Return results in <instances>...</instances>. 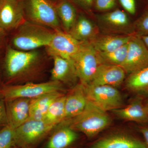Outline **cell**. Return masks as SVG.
<instances>
[{
    "mask_svg": "<svg viewBox=\"0 0 148 148\" xmlns=\"http://www.w3.org/2000/svg\"><path fill=\"white\" fill-rule=\"evenodd\" d=\"M139 131L143 135L144 143L148 148V126H141L139 127Z\"/></svg>",
    "mask_w": 148,
    "mask_h": 148,
    "instance_id": "d6a6232c",
    "label": "cell"
},
{
    "mask_svg": "<svg viewBox=\"0 0 148 148\" xmlns=\"http://www.w3.org/2000/svg\"><path fill=\"white\" fill-rule=\"evenodd\" d=\"M40 62V55L36 50L24 51L8 46L4 60L5 76L9 82L20 79L36 71Z\"/></svg>",
    "mask_w": 148,
    "mask_h": 148,
    "instance_id": "6da1fadb",
    "label": "cell"
},
{
    "mask_svg": "<svg viewBox=\"0 0 148 148\" xmlns=\"http://www.w3.org/2000/svg\"><path fill=\"white\" fill-rule=\"evenodd\" d=\"M126 73L121 66L101 64L89 84L118 87L124 82Z\"/></svg>",
    "mask_w": 148,
    "mask_h": 148,
    "instance_id": "4fadbf2b",
    "label": "cell"
},
{
    "mask_svg": "<svg viewBox=\"0 0 148 148\" xmlns=\"http://www.w3.org/2000/svg\"><path fill=\"white\" fill-rule=\"evenodd\" d=\"M75 130L64 125L56 131L49 138L46 148H66L77 140Z\"/></svg>",
    "mask_w": 148,
    "mask_h": 148,
    "instance_id": "603a6c76",
    "label": "cell"
},
{
    "mask_svg": "<svg viewBox=\"0 0 148 148\" xmlns=\"http://www.w3.org/2000/svg\"><path fill=\"white\" fill-rule=\"evenodd\" d=\"M31 100L18 98L5 101L8 125L16 129L29 119Z\"/></svg>",
    "mask_w": 148,
    "mask_h": 148,
    "instance_id": "5bb4252c",
    "label": "cell"
},
{
    "mask_svg": "<svg viewBox=\"0 0 148 148\" xmlns=\"http://www.w3.org/2000/svg\"><path fill=\"white\" fill-rule=\"evenodd\" d=\"M23 6L18 0H3L0 6V31L16 29L25 21Z\"/></svg>",
    "mask_w": 148,
    "mask_h": 148,
    "instance_id": "7c38bea8",
    "label": "cell"
},
{
    "mask_svg": "<svg viewBox=\"0 0 148 148\" xmlns=\"http://www.w3.org/2000/svg\"><path fill=\"white\" fill-rule=\"evenodd\" d=\"M63 89V84L51 80L42 83L5 86L0 89V95L5 101L18 98L33 99L50 92H61Z\"/></svg>",
    "mask_w": 148,
    "mask_h": 148,
    "instance_id": "277c9868",
    "label": "cell"
},
{
    "mask_svg": "<svg viewBox=\"0 0 148 148\" xmlns=\"http://www.w3.org/2000/svg\"><path fill=\"white\" fill-rule=\"evenodd\" d=\"M141 38L143 40V41L144 42V43L146 47L148 49V36L142 37Z\"/></svg>",
    "mask_w": 148,
    "mask_h": 148,
    "instance_id": "836d02e7",
    "label": "cell"
},
{
    "mask_svg": "<svg viewBox=\"0 0 148 148\" xmlns=\"http://www.w3.org/2000/svg\"><path fill=\"white\" fill-rule=\"evenodd\" d=\"M72 60L80 83L84 86L89 84L101 64L98 51L90 44L84 43L80 50Z\"/></svg>",
    "mask_w": 148,
    "mask_h": 148,
    "instance_id": "5b68a950",
    "label": "cell"
},
{
    "mask_svg": "<svg viewBox=\"0 0 148 148\" xmlns=\"http://www.w3.org/2000/svg\"><path fill=\"white\" fill-rule=\"evenodd\" d=\"M144 104H145V106L146 109H147L148 112V99L146 101L145 103H144Z\"/></svg>",
    "mask_w": 148,
    "mask_h": 148,
    "instance_id": "d590c367",
    "label": "cell"
},
{
    "mask_svg": "<svg viewBox=\"0 0 148 148\" xmlns=\"http://www.w3.org/2000/svg\"><path fill=\"white\" fill-rule=\"evenodd\" d=\"M84 87L88 100L103 110L112 112L123 108L122 96L116 87L90 84Z\"/></svg>",
    "mask_w": 148,
    "mask_h": 148,
    "instance_id": "52a82bcc",
    "label": "cell"
},
{
    "mask_svg": "<svg viewBox=\"0 0 148 148\" xmlns=\"http://www.w3.org/2000/svg\"><path fill=\"white\" fill-rule=\"evenodd\" d=\"M135 36L142 37L148 36V10L133 22Z\"/></svg>",
    "mask_w": 148,
    "mask_h": 148,
    "instance_id": "83f0119b",
    "label": "cell"
},
{
    "mask_svg": "<svg viewBox=\"0 0 148 148\" xmlns=\"http://www.w3.org/2000/svg\"><path fill=\"white\" fill-rule=\"evenodd\" d=\"M66 95L56 98L49 106L43 120L48 124L57 126L64 121Z\"/></svg>",
    "mask_w": 148,
    "mask_h": 148,
    "instance_id": "d4e9b609",
    "label": "cell"
},
{
    "mask_svg": "<svg viewBox=\"0 0 148 148\" xmlns=\"http://www.w3.org/2000/svg\"><path fill=\"white\" fill-rule=\"evenodd\" d=\"M69 34L80 42L89 43L100 35V30L90 19L80 15L77 16Z\"/></svg>",
    "mask_w": 148,
    "mask_h": 148,
    "instance_id": "ac0fdd59",
    "label": "cell"
},
{
    "mask_svg": "<svg viewBox=\"0 0 148 148\" xmlns=\"http://www.w3.org/2000/svg\"><path fill=\"white\" fill-rule=\"evenodd\" d=\"M52 58L53 64L51 71V80L66 84L75 83L78 79L73 60L58 56Z\"/></svg>",
    "mask_w": 148,
    "mask_h": 148,
    "instance_id": "2e32d148",
    "label": "cell"
},
{
    "mask_svg": "<svg viewBox=\"0 0 148 148\" xmlns=\"http://www.w3.org/2000/svg\"><path fill=\"white\" fill-rule=\"evenodd\" d=\"M15 129L8 125L0 130V148H11L14 146Z\"/></svg>",
    "mask_w": 148,
    "mask_h": 148,
    "instance_id": "4316f807",
    "label": "cell"
},
{
    "mask_svg": "<svg viewBox=\"0 0 148 148\" xmlns=\"http://www.w3.org/2000/svg\"><path fill=\"white\" fill-rule=\"evenodd\" d=\"M23 148L21 147H16V146H14V147H12V148Z\"/></svg>",
    "mask_w": 148,
    "mask_h": 148,
    "instance_id": "8d00e7d4",
    "label": "cell"
},
{
    "mask_svg": "<svg viewBox=\"0 0 148 148\" xmlns=\"http://www.w3.org/2000/svg\"><path fill=\"white\" fill-rule=\"evenodd\" d=\"M87 102L84 86L79 83L66 95L65 119L63 122L73 119L81 113Z\"/></svg>",
    "mask_w": 148,
    "mask_h": 148,
    "instance_id": "9a60e30c",
    "label": "cell"
},
{
    "mask_svg": "<svg viewBox=\"0 0 148 148\" xmlns=\"http://www.w3.org/2000/svg\"><path fill=\"white\" fill-rule=\"evenodd\" d=\"M98 26L104 34L135 35L133 23L123 11L115 10L97 16Z\"/></svg>",
    "mask_w": 148,
    "mask_h": 148,
    "instance_id": "9c48e42d",
    "label": "cell"
},
{
    "mask_svg": "<svg viewBox=\"0 0 148 148\" xmlns=\"http://www.w3.org/2000/svg\"><path fill=\"white\" fill-rule=\"evenodd\" d=\"M3 101L4 100L0 95V126H5L8 124L5 104Z\"/></svg>",
    "mask_w": 148,
    "mask_h": 148,
    "instance_id": "4dcf8cb0",
    "label": "cell"
},
{
    "mask_svg": "<svg viewBox=\"0 0 148 148\" xmlns=\"http://www.w3.org/2000/svg\"><path fill=\"white\" fill-rule=\"evenodd\" d=\"M56 127L44 120L29 119L15 129L14 146L29 148L39 142Z\"/></svg>",
    "mask_w": 148,
    "mask_h": 148,
    "instance_id": "8992f818",
    "label": "cell"
},
{
    "mask_svg": "<svg viewBox=\"0 0 148 148\" xmlns=\"http://www.w3.org/2000/svg\"><path fill=\"white\" fill-rule=\"evenodd\" d=\"M133 36L100 34L89 44L98 52H110L119 48L129 42Z\"/></svg>",
    "mask_w": 148,
    "mask_h": 148,
    "instance_id": "ffe728a7",
    "label": "cell"
},
{
    "mask_svg": "<svg viewBox=\"0 0 148 148\" xmlns=\"http://www.w3.org/2000/svg\"><path fill=\"white\" fill-rule=\"evenodd\" d=\"M125 85L127 90L137 96L148 98V67L129 74Z\"/></svg>",
    "mask_w": 148,
    "mask_h": 148,
    "instance_id": "44dd1931",
    "label": "cell"
},
{
    "mask_svg": "<svg viewBox=\"0 0 148 148\" xmlns=\"http://www.w3.org/2000/svg\"><path fill=\"white\" fill-rule=\"evenodd\" d=\"M3 0H0V6L1 5L2 3Z\"/></svg>",
    "mask_w": 148,
    "mask_h": 148,
    "instance_id": "74e56055",
    "label": "cell"
},
{
    "mask_svg": "<svg viewBox=\"0 0 148 148\" xmlns=\"http://www.w3.org/2000/svg\"><path fill=\"white\" fill-rule=\"evenodd\" d=\"M27 12L31 22L54 31L61 30L56 6L49 0H27Z\"/></svg>",
    "mask_w": 148,
    "mask_h": 148,
    "instance_id": "ba28073f",
    "label": "cell"
},
{
    "mask_svg": "<svg viewBox=\"0 0 148 148\" xmlns=\"http://www.w3.org/2000/svg\"><path fill=\"white\" fill-rule=\"evenodd\" d=\"M128 42L121 47L108 52H98L101 64L121 66L127 55Z\"/></svg>",
    "mask_w": 148,
    "mask_h": 148,
    "instance_id": "484cf974",
    "label": "cell"
},
{
    "mask_svg": "<svg viewBox=\"0 0 148 148\" xmlns=\"http://www.w3.org/2000/svg\"><path fill=\"white\" fill-rule=\"evenodd\" d=\"M120 3L125 10L131 15H134L136 12L135 0H119Z\"/></svg>",
    "mask_w": 148,
    "mask_h": 148,
    "instance_id": "f546056e",
    "label": "cell"
},
{
    "mask_svg": "<svg viewBox=\"0 0 148 148\" xmlns=\"http://www.w3.org/2000/svg\"><path fill=\"white\" fill-rule=\"evenodd\" d=\"M143 99L137 96L128 106L112 112L117 116L124 120L138 123H147L148 112Z\"/></svg>",
    "mask_w": 148,
    "mask_h": 148,
    "instance_id": "e0dca14e",
    "label": "cell"
},
{
    "mask_svg": "<svg viewBox=\"0 0 148 148\" xmlns=\"http://www.w3.org/2000/svg\"><path fill=\"white\" fill-rule=\"evenodd\" d=\"M63 95L61 92H50L32 99L30 104L29 119L43 120L51 103L56 98Z\"/></svg>",
    "mask_w": 148,
    "mask_h": 148,
    "instance_id": "7402d4cb",
    "label": "cell"
},
{
    "mask_svg": "<svg viewBox=\"0 0 148 148\" xmlns=\"http://www.w3.org/2000/svg\"><path fill=\"white\" fill-rule=\"evenodd\" d=\"M56 8L65 32L69 33L77 18L75 8L71 3L66 0L58 3Z\"/></svg>",
    "mask_w": 148,
    "mask_h": 148,
    "instance_id": "cb8c5ba5",
    "label": "cell"
},
{
    "mask_svg": "<svg viewBox=\"0 0 148 148\" xmlns=\"http://www.w3.org/2000/svg\"><path fill=\"white\" fill-rule=\"evenodd\" d=\"M4 34L3 33L0 31V48L1 46L2 43L3 37Z\"/></svg>",
    "mask_w": 148,
    "mask_h": 148,
    "instance_id": "e575fe53",
    "label": "cell"
},
{
    "mask_svg": "<svg viewBox=\"0 0 148 148\" xmlns=\"http://www.w3.org/2000/svg\"><path fill=\"white\" fill-rule=\"evenodd\" d=\"M120 66L129 74L148 67V49L141 37L132 36L128 42L126 58Z\"/></svg>",
    "mask_w": 148,
    "mask_h": 148,
    "instance_id": "8fae6325",
    "label": "cell"
},
{
    "mask_svg": "<svg viewBox=\"0 0 148 148\" xmlns=\"http://www.w3.org/2000/svg\"><path fill=\"white\" fill-rule=\"evenodd\" d=\"M116 0H94L93 7L100 12L110 11L116 6Z\"/></svg>",
    "mask_w": 148,
    "mask_h": 148,
    "instance_id": "f1b7e54d",
    "label": "cell"
},
{
    "mask_svg": "<svg viewBox=\"0 0 148 148\" xmlns=\"http://www.w3.org/2000/svg\"><path fill=\"white\" fill-rule=\"evenodd\" d=\"M54 32L47 27L25 21L16 29L12 43L13 48L18 50H36L40 47H47Z\"/></svg>",
    "mask_w": 148,
    "mask_h": 148,
    "instance_id": "3957f363",
    "label": "cell"
},
{
    "mask_svg": "<svg viewBox=\"0 0 148 148\" xmlns=\"http://www.w3.org/2000/svg\"><path fill=\"white\" fill-rule=\"evenodd\" d=\"M90 148H147L144 141L131 135L116 134L98 140Z\"/></svg>",
    "mask_w": 148,
    "mask_h": 148,
    "instance_id": "d6986e66",
    "label": "cell"
},
{
    "mask_svg": "<svg viewBox=\"0 0 148 148\" xmlns=\"http://www.w3.org/2000/svg\"><path fill=\"white\" fill-rule=\"evenodd\" d=\"M112 122L107 112L88 100L86 106L81 113L61 124L82 132L88 138H92L108 127Z\"/></svg>",
    "mask_w": 148,
    "mask_h": 148,
    "instance_id": "7a4b0ae2",
    "label": "cell"
},
{
    "mask_svg": "<svg viewBox=\"0 0 148 148\" xmlns=\"http://www.w3.org/2000/svg\"><path fill=\"white\" fill-rule=\"evenodd\" d=\"M74 3L85 10H90L93 7L94 0H73Z\"/></svg>",
    "mask_w": 148,
    "mask_h": 148,
    "instance_id": "1f68e13d",
    "label": "cell"
},
{
    "mask_svg": "<svg viewBox=\"0 0 148 148\" xmlns=\"http://www.w3.org/2000/svg\"><path fill=\"white\" fill-rule=\"evenodd\" d=\"M84 43L74 38L69 33L61 30L54 31L47 50L51 56L73 59L80 50Z\"/></svg>",
    "mask_w": 148,
    "mask_h": 148,
    "instance_id": "30bf717a",
    "label": "cell"
}]
</instances>
